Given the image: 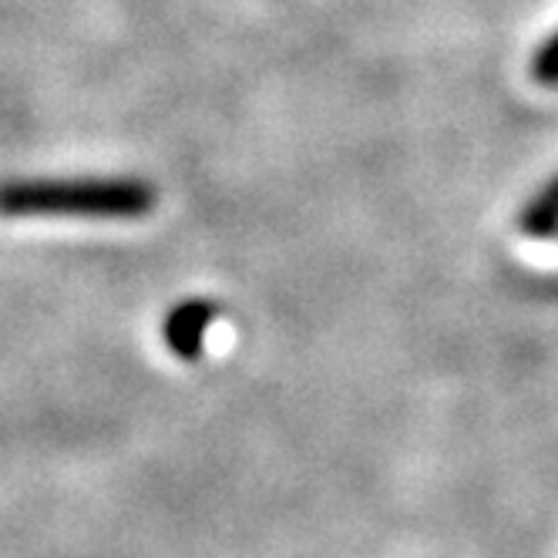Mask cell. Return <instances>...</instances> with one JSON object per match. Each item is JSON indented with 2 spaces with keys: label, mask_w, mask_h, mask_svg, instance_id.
<instances>
[{
  "label": "cell",
  "mask_w": 558,
  "mask_h": 558,
  "mask_svg": "<svg viewBox=\"0 0 558 558\" xmlns=\"http://www.w3.org/2000/svg\"><path fill=\"white\" fill-rule=\"evenodd\" d=\"M158 203L151 182L111 179H24L0 185V216H71V219H145Z\"/></svg>",
  "instance_id": "obj_1"
},
{
  "label": "cell",
  "mask_w": 558,
  "mask_h": 558,
  "mask_svg": "<svg viewBox=\"0 0 558 558\" xmlns=\"http://www.w3.org/2000/svg\"><path fill=\"white\" fill-rule=\"evenodd\" d=\"M219 306L213 300H182L169 310L162 324V340L179 361H198L206 350V333L216 324Z\"/></svg>",
  "instance_id": "obj_2"
},
{
  "label": "cell",
  "mask_w": 558,
  "mask_h": 558,
  "mask_svg": "<svg viewBox=\"0 0 558 558\" xmlns=\"http://www.w3.org/2000/svg\"><path fill=\"white\" fill-rule=\"evenodd\" d=\"M522 229L529 235H555L558 232V179L548 182L522 213Z\"/></svg>",
  "instance_id": "obj_3"
},
{
  "label": "cell",
  "mask_w": 558,
  "mask_h": 558,
  "mask_svg": "<svg viewBox=\"0 0 558 558\" xmlns=\"http://www.w3.org/2000/svg\"><path fill=\"white\" fill-rule=\"evenodd\" d=\"M535 77H538L542 85L558 88V34L538 51V58H535Z\"/></svg>",
  "instance_id": "obj_4"
}]
</instances>
